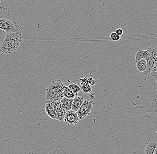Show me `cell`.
<instances>
[{
    "label": "cell",
    "instance_id": "obj_1",
    "mask_svg": "<svg viewBox=\"0 0 157 154\" xmlns=\"http://www.w3.org/2000/svg\"><path fill=\"white\" fill-rule=\"evenodd\" d=\"M0 29L7 33L19 31L20 27L15 17L10 13V10L4 6L0 7Z\"/></svg>",
    "mask_w": 157,
    "mask_h": 154
},
{
    "label": "cell",
    "instance_id": "obj_2",
    "mask_svg": "<svg viewBox=\"0 0 157 154\" xmlns=\"http://www.w3.org/2000/svg\"><path fill=\"white\" fill-rule=\"evenodd\" d=\"M22 42V35L19 32L7 33L4 41L0 47V52L10 54L14 53Z\"/></svg>",
    "mask_w": 157,
    "mask_h": 154
},
{
    "label": "cell",
    "instance_id": "obj_3",
    "mask_svg": "<svg viewBox=\"0 0 157 154\" xmlns=\"http://www.w3.org/2000/svg\"><path fill=\"white\" fill-rule=\"evenodd\" d=\"M64 83L60 79H56L50 83L46 90V101L61 99L64 97Z\"/></svg>",
    "mask_w": 157,
    "mask_h": 154
},
{
    "label": "cell",
    "instance_id": "obj_4",
    "mask_svg": "<svg viewBox=\"0 0 157 154\" xmlns=\"http://www.w3.org/2000/svg\"><path fill=\"white\" fill-rule=\"evenodd\" d=\"M94 104V103L93 101L89 100L84 101L82 106L77 111L79 120H83L86 117L90 115Z\"/></svg>",
    "mask_w": 157,
    "mask_h": 154
},
{
    "label": "cell",
    "instance_id": "obj_5",
    "mask_svg": "<svg viewBox=\"0 0 157 154\" xmlns=\"http://www.w3.org/2000/svg\"><path fill=\"white\" fill-rule=\"evenodd\" d=\"M79 120L77 112L70 110L66 112L63 121L67 125L74 126L76 125Z\"/></svg>",
    "mask_w": 157,
    "mask_h": 154
},
{
    "label": "cell",
    "instance_id": "obj_6",
    "mask_svg": "<svg viewBox=\"0 0 157 154\" xmlns=\"http://www.w3.org/2000/svg\"><path fill=\"white\" fill-rule=\"evenodd\" d=\"M46 102L45 109L48 115L52 119L58 120L56 111V107L50 101H46Z\"/></svg>",
    "mask_w": 157,
    "mask_h": 154
},
{
    "label": "cell",
    "instance_id": "obj_7",
    "mask_svg": "<svg viewBox=\"0 0 157 154\" xmlns=\"http://www.w3.org/2000/svg\"><path fill=\"white\" fill-rule=\"evenodd\" d=\"M147 63V68L146 70L142 72V75L145 77H148L150 75L152 69L155 66H157V61H155L151 56L146 59Z\"/></svg>",
    "mask_w": 157,
    "mask_h": 154
},
{
    "label": "cell",
    "instance_id": "obj_8",
    "mask_svg": "<svg viewBox=\"0 0 157 154\" xmlns=\"http://www.w3.org/2000/svg\"><path fill=\"white\" fill-rule=\"evenodd\" d=\"M84 100L83 97L77 96L73 99L71 109L72 110L77 112L79 108L82 106L84 102Z\"/></svg>",
    "mask_w": 157,
    "mask_h": 154
},
{
    "label": "cell",
    "instance_id": "obj_9",
    "mask_svg": "<svg viewBox=\"0 0 157 154\" xmlns=\"http://www.w3.org/2000/svg\"><path fill=\"white\" fill-rule=\"evenodd\" d=\"M150 56L151 55L148 53L147 50H146V51H144V50L139 49L138 51L136 53V55H135V63H137V62L141 60L142 59H146Z\"/></svg>",
    "mask_w": 157,
    "mask_h": 154
},
{
    "label": "cell",
    "instance_id": "obj_10",
    "mask_svg": "<svg viewBox=\"0 0 157 154\" xmlns=\"http://www.w3.org/2000/svg\"><path fill=\"white\" fill-rule=\"evenodd\" d=\"M56 111L57 116L58 120L61 121H63L64 117L66 111L64 108L62 104L61 103L57 106L56 107Z\"/></svg>",
    "mask_w": 157,
    "mask_h": 154
},
{
    "label": "cell",
    "instance_id": "obj_11",
    "mask_svg": "<svg viewBox=\"0 0 157 154\" xmlns=\"http://www.w3.org/2000/svg\"><path fill=\"white\" fill-rule=\"evenodd\" d=\"M157 147L156 142H151L148 143L144 150V154H153L154 151Z\"/></svg>",
    "mask_w": 157,
    "mask_h": 154
},
{
    "label": "cell",
    "instance_id": "obj_12",
    "mask_svg": "<svg viewBox=\"0 0 157 154\" xmlns=\"http://www.w3.org/2000/svg\"><path fill=\"white\" fill-rule=\"evenodd\" d=\"M72 102H73V99H67L64 97L61 100V103L63 106L66 111L71 109Z\"/></svg>",
    "mask_w": 157,
    "mask_h": 154
},
{
    "label": "cell",
    "instance_id": "obj_13",
    "mask_svg": "<svg viewBox=\"0 0 157 154\" xmlns=\"http://www.w3.org/2000/svg\"><path fill=\"white\" fill-rule=\"evenodd\" d=\"M136 63V67L138 72H143L147 68V63L145 59H142L137 62Z\"/></svg>",
    "mask_w": 157,
    "mask_h": 154
},
{
    "label": "cell",
    "instance_id": "obj_14",
    "mask_svg": "<svg viewBox=\"0 0 157 154\" xmlns=\"http://www.w3.org/2000/svg\"><path fill=\"white\" fill-rule=\"evenodd\" d=\"M63 96L64 97L69 99H73L76 97L68 87L65 86L64 88Z\"/></svg>",
    "mask_w": 157,
    "mask_h": 154
},
{
    "label": "cell",
    "instance_id": "obj_15",
    "mask_svg": "<svg viewBox=\"0 0 157 154\" xmlns=\"http://www.w3.org/2000/svg\"><path fill=\"white\" fill-rule=\"evenodd\" d=\"M147 51L150 55L154 58L155 61L157 59V48L156 46L153 45L150 47H147Z\"/></svg>",
    "mask_w": 157,
    "mask_h": 154
},
{
    "label": "cell",
    "instance_id": "obj_16",
    "mask_svg": "<svg viewBox=\"0 0 157 154\" xmlns=\"http://www.w3.org/2000/svg\"><path fill=\"white\" fill-rule=\"evenodd\" d=\"M68 87L75 95V96H78V93L80 91V88L76 83H72V84H69Z\"/></svg>",
    "mask_w": 157,
    "mask_h": 154
},
{
    "label": "cell",
    "instance_id": "obj_17",
    "mask_svg": "<svg viewBox=\"0 0 157 154\" xmlns=\"http://www.w3.org/2000/svg\"><path fill=\"white\" fill-rule=\"evenodd\" d=\"M81 86H82V92L84 93H91L92 91V88L91 85L88 83V82H81L80 83Z\"/></svg>",
    "mask_w": 157,
    "mask_h": 154
},
{
    "label": "cell",
    "instance_id": "obj_18",
    "mask_svg": "<svg viewBox=\"0 0 157 154\" xmlns=\"http://www.w3.org/2000/svg\"><path fill=\"white\" fill-rule=\"evenodd\" d=\"M7 33L3 29H0V47L4 41Z\"/></svg>",
    "mask_w": 157,
    "mask_h": 154
},
{
    "label": "cell",
    "instance_id": "obj_19",
    "mask_svg": "<svg viewBox=\"0 0 157 154\" xmlns=\"http://www.w3.org/2000/svg\"><path fill=\"white\" fill-rule=\"evenodd\" d=\"M110 38L114 42H117L121 39V36L118 35L115 32H113L110 35Z\"/></svg>",
    "mask_w": 157,
    "mask_h": 154
},
{
    "label": "cell",
    "instance_id": "obj_20",
    "mask_svg": "<svg viewBox=\"0 0 157 154\" xmlns=\"http://www.w3.org/2000/svg\"><path fill=\"white\" fill-rule=\"evenodd\" d=\"M87 82L88 83H89L91 86H93V85H95L97 83V82H96V80H94V79H93V78L92 77H89V78H88V81H87Z\"/></svg>",
    "mask_w": 157,
    "mask_h": 154
},
{
    "label": "cell",
    "instance_id": "obj_21",
    "mask_svg": "<svg viewBox=\"0 0 157 154\" xmlns=\"http://www.w3.org/2000/svg\"><path fill=\"white\" fill-rule=\"evenodd\" d=\"M115 33L119 36H121L123 34V31L122 29L119 28V29H117L116 30Z\"/></svg>",
    "mask_w": 157,
    "mask_h": 154
},
{
    "label": "cell",
    "instance_id": "obj_22",
    "mask_svg": "<svg viewBox=\"0 0 157 154\" xmlns=\"http://www.w3.org/2000/svg\"><path fill=\"white\" fill-rule=\"evenodd\" d=\"M150 75H151L156 81H157V72H151Z\"/></svg>",
    "mask_w": 157,
    "mask_h": 154
},
{
    "label": "cell",
    "instance_id": "obj_23",
    "mask_svg": "<svg viewBox=\"0 0 157 154\" xmlns=\"http://www.w3.org/2000/svg\"><path fill=\"white\" fill-rule=\"evenodd\" d=\"M153 154H157V147L156 148L155 151H154V153H153Z\"/></svg>",
    "mask_w": 157,
    "mask_h": 154
}]
</instances>
